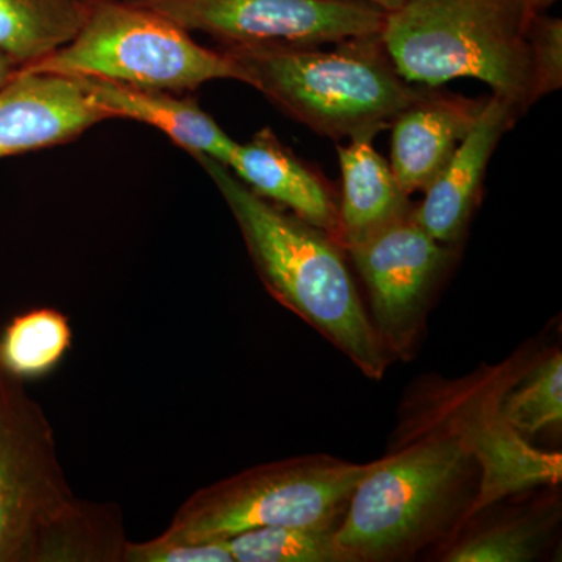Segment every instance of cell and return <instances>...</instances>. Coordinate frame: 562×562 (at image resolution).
I'll return each instance as SVG.
<instances>
[{
  "instance_id": "3",
  "label": "cell",
  "mask_w": 562,
  "mask_h": 562,
  "mask_svg": "<svg viewBox=\"0 0 562 562\" xmlns=\"http://www.w3.org/2000/svg\"><path fill=\"white\" fill-rule=\"evenodd\" d=\"M424 432L380 458L351 494L336 541L349 562L405 560L469 519L480 469L449 428L422 422Z\"/></svg>"
},
{
  "instance_id": "10",
  "label": "cell",
  "mask_w": 562,
  "mask_h": 562,
  "mask_svg": "<svg viewBox=\"0 0 562 562\" xmlns=\"http://www.w3.org/2000/svg\"><path fill=\"white\" fill-rule=\"evenodd\" d=\"M371 302V321L390 355L412 357L432 294L452 261V249L432 238L413 211L346 249Z\"/></svg>"
},
{
  "instance_id": "26",
  "label": "cell",
  "mask_w": 562,
  "mask_h": 562,
  "mask_svg": "<svg viewBox=\"0 0 562 562\" xmlns=\"http://www.w3.org/2000/svg\"><path fill=\"white\" fill-rule=\"evenodd\" d=\"M557 2L558 0H527L528 7H530L535 13H542V11L550 9V7Z\"/></svg>"
},
{
  "instance_id": "2",
  "label": "cell",
  "mask_w": 562,
  "mask_h": 562,
  "mask_svg": "<svg viewBox=\"0 0 562 562\" xmlns=\"http://www.w3.org/2000/svg\"><path fill=\"white\" fill-rule=\"evenodd\" d=\"M227 202L269 294L321 333L368 379L382 380L390 364L371 316L328 233L261 198L209 157H194Z\"/></svg>"
},
{
  "instance_id": "4",
  "label": "cell",
  "mask_w": 562,
  "mask_h": 562,
  "mask_svg": "<svg viewBox=\"0 0 562 562\" xmlns=\"http://www.w3.org/2000/svg\"><path fill=\"white\" fill-rule=\"evenodd\" d=\"M319 46L222 47L243 83L277 109L333 139L391 127L394 117L424 94L394 68L380 35Z\"/></svg>"
},
{
  "instance_id": "24",
  "label": "cell",
  "mask_w": 562,
  "mask_h": 562,
  "mask_svg": "<svg viewBox=\"0 0 562 562\" xmlns=\"http://www.w3.org/2000/svg\"><path fill=\"white\" fill-rule=\"evenodd\" d=\"M20 65H18L16 61L11 60L10 57H7L5 54L0 52V88L9 83V81L20 72Z\"/></svg>"
},
{
  "instance_id": "11",
  "label": "cell",
  "mask_w": 562,
  "mask_h": 562,
  "mask_svg": "<svg viewBox=\"0 0 562 562\" xmlns=\"http://www.w3.org/2000/svg\"><path fill=\"white\" fill-rule=\"evenodd\" d=\"M106 120L76 77L20 69L0 88V160L69 143Z\"/></svg>"
},
{
  "instance_id": "25",
  "label": "cell",
  "mask_w": 562,
  "mask_h": 562,
  "mask_svg": "<svg viewBox=\"0 0 562 562\" xmlns=\"http://www.w3.org/2000/svg\"><path fill=\"white\" fill-rule=\"evenodd\" d=\"M358 2L369 3V5L376 7V9L384 11V13H391V11L401 9L406 0H358Z\"/></svg>"
},
{
  "instance_id": "23",
  "label": "cell",
  "mask_w": 562,
  "mask_h": 562,
  "mask_svg": "<svg viewBox=\"0 0 562 562\" xmlns=\"http://www.w3.org/2000/svg\"><path fill=\"white\" fill-rule=\"evenodd\" d=\"M124 562H235L227 539L206 542H168L154 538L128 541Z\"/></svg>"
},
{
  "instance_id": "15",
  "label": "cell",
  "mask_w": 562,
  "mask_h": 562,
  "mask_svg": "<svg viewBox=\"0 0 562 562\" xmlns=\"http://www.w3.org/2000/svg\"><path fill=\"white\" fill-rule=\"evenodd\" d=\"M92 102L111 117L143 122L165 133L192 158L209 157L227 165L236 140L194 101L176 92L128 87L101 79H79Z\"/></svg>"
},
{
  "instance_id": "1",
  "label": "cell",
  "mask_w": 562,
  "mask_h": 562,
  "mask_svg": "<svg viewBox=\"0 0 562 562\" xmlns=\"http://www.w3.org/2000/svg\"><path fill=\"white\" fill-rule=\"evenodd\" d=\"M120 508L77 497L43 406L0 369V562H124Z\"/></svg>"
},
{
  "instance_id": "9",
  "label": "cell",
  "mask_w": 562,
  "mask_h": 562,
  "mask_svg": "<svg viewBox=\"0 0 562 562\" xmlns=\"http://www.w3.org/2000/svg\"><path fill=\"white\" fill-rule=\"evenodd\" d=\"M512 376V369L497 368L450 384L436 394L432 409H425L424 422L452 430L479 464V491L469 517L509 495L561 482V454L536 449L503 419L498 402Z\"/></svg>"
},
{
  "instance_id": "20",
  "label": "cell",
  "mask_w": 562,
  "mask_h": 562,
  "mask_svg": "<svg viewBox=\"0 0 562 562\" xmlns=\"http://www.w3.org/2000/svg\"><path fill=\"white\" fill-rule=\"evenodd\" d=\"M498 409L520 435H538L562 419V357L560 351L532 364L503 387Z\"/></svg>"
},
{
  "instance_id": "6",
  "label": "cell",
  "mask_w": 562,
  "mask_h": 562,
  "mask_svg": "<svg viewBox=\"0 0 562 562\" xmlns=\"http://www.w3.org/2000/svg\"><path fill=\"white\" fill-rule=\"evenodd\" d=\"M376 464L303 454L255 465L194 492L157 538L217 541L255 528L327 519L346 512L351 494Z\"/></svg>"
},
{
  "instance_id": "14",
  "label": "cell",
  "mask_w": 562,
  "mask_h": 562,
  "mask_svg": "<svg viewBox=\"0 0 562 562\" xmlns=\"http://www.w3.org/2000/svg\"><path fill=\"white\" fill-rule=\"evenodd\" d=\"M225 166L251 191L328 233L336 241L338 202L330 188L284 147L271 128L258 132L247 143H236Z\"/></svg>"
},
{
  "instance_id": "27",
  "label": "cell",
  "mask_w": 562,
  "mask_h": 562,
  "mask_svg": "<svg viewBox=\"0 0 562 562\" xmlns=\"http://www.w3.org/2000/svg\"><path fill=\"white\" fill-rule=\"evenodd\" d=\"M79 2L85 3V5L91 7V5H95V3H103V2H127V0H79Z\"/></svg>"
},
{
  "instance_id": "13",
  "label": "cell",
  "mask_w": 562,
  "mask_h": 562,
  "mask_svg": "<svg viewBox=\"0 0 562 562\" xmlns=\"http://www.w3.org/2000/svg\"><path fill=\"white\" fill-rule=\"evenodd\" d=\"M486 99L424 91L391 122V169L406 194L425 191L475 124Z\"/></svg>"
},
{
  "instance_id": "19",
  "label": "cell",
  "mask_w": 562,
  "mask_h": 562,
  "mask_svg": "<svg viewBox=\"0 0 562 562\" xmlns=\"http://www.w3.org/2000/svg\"><path fill=\"white\" fill-rule=\"evenodd\" d=\"M344 516L255 528L228 538V549L235 562H349L336 541Z\"/></svg>"
},
{
  "instance_id": "17",
  "label": "cell",
  "mask_w": 562,
  "mask_h": 562,
  "mask_svg": "<svg viewBox=\"0 0 562 562\" xmlns=\"http://www.w3.org/2000/svg\"><path fill=\"white\" fill-rule=\"evenodd\" d=\"M88 13L79 0H0V52L29 68L68 44Z\"/></svg>"
},
{
  "instance_id": "7",
  "label": "cell",
  "mask_w": 562,
  "mask_h": 562,
  "mask_svg": "<svg viewBox=\"0 0 562 562\" xmlns=\"http://www.w3.org/2000/svg\"><path fill=\"white\" fill-rule=\"evenodd\" d=\"M22 69L176 94L213 80L241 81V72L224 52L202 46L180 25L128 2L91 5L68 44Z\"/></svg>"
},
{
  "instance_id": "8",
  "label": "cell",
  "mask_w": 562,
  "mask_h": 562,
  "mask_svg": "<svg viewBox=\"0 0 562 562\" xmlns=\"http://www.w3.org/2000/svg\"><path fill=\"white\" fill-rule=\"evenodd\" d=\"M222 47L321 46L380 35L384 11L358 0H127Z\"/></svg>"
},
{
  "instance_id": "16",
  "label": "cell",
  "mask_w": 562,
  "mask_h": 562,
  "mask_svg": "<svg viewBox=\"0 0 562 562\" xmlns=\"http://www.w3.org/2000/svg\"><path fill=\"white\" fill-rule=\"evenodd\" d=\"M375 136L376 133H361L351 136L347 146H338L342 195L336 243L342 250L364 241L414 209L391 166L373 149Z\"/></svg>"
},
{
  "instance_id": "12",
  "label": "cell",
  "mask_w": 562,
  "mask_h": 562,
  "mask_svg": "<svg viewBox=\"0 0 562 562\" xmlns=\"http://www.w3.org/2000/svg\"><path fill=\"white\" fill-rule=\"evenodd\" d=\"M519 117L508 102L492 94L468 135L453 151L430 187L424 202L414 206L413 217L439 243L452 246L464 235L498 140Z\"/></svg>"
},
{
  "instance_id": "5",
  "label": "cell",
  "mask_w": 562,
  "mask_h": 562,
  "mask_svg": "<svg viewBox=\"0 0 562 562\" xmlns=\"http://www.w3.org/2000/svg\"><path fill=\"white\" fill-rule=\"evenodd\" d=\"M527 0H406L380 40L406 81L438 87L475 79L524 113L536 102Z\"/></svg>"
},
{
  "instance_id": "18",
  "label": "cell",
  "mask_w": 562,
  "mask_h": 562,
  "mask_svg": "<svg viewBox=\"0 0 562 562\" xmlns=\"http://www.w3.org/2000/svg\"><path fill=\"white\" fill-rule=\"evenodd\" d=\"M72 344V328L55 308L18 314L0 335V369L21 382L55 371Z\"/></svg>"
},
{
  "instance_id": "22",
  "label": "cell",
  "mask_w": 562,
  "mask_h": 562,
  "mask_svg": "<svg viewBox=\"0 0 562 562\" xmlns=\"http://www.w3.org/2000/svg\"><path fill=\"white\" fill-rule=\"evenodd\" d=\"M530 44L532 81H535L536 101L558 91L562 85V21L547 16L546 13L532 14L528 27Z\"/></svg>"
},
{
  "instance_id": "21",
  "label": "cell",
  "mask_w": 562,
  "mask_h": 562,
  "mask_svg": "<svg viewBox=\"0 0 562 562\" xmlns=\"http://www.w3.org/2000/svg\"><path fill=\"white\" fill-rule=\"evenodd\" d=\"M549 527L546 517H524L492 525L454 546L450 562H525L535 560Z\"/></svg>"
}]
</instances>
